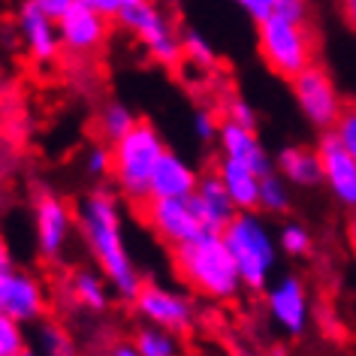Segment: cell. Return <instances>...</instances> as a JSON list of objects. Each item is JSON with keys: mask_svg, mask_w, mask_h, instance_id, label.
Listing matches in <instances>:
<instances>
[{"mask_svg": "<svg viewBox=\"0 0 356 356\" xmlns=\"http://www.w3.org/2000/svg\"><path fill=\"white\" fill-rule=\"evenodd\" d=\"M76 220L79 218H73V209L64 197H58V193L37 197L33 202V236H37V251L42 260L55 263L64 257Z\"/></svg>", "mask_w": 356, "mask_h": 356, "instance_id": "cell-11", "label": "cell"}, {"mask_svg": "<svg viewBox=\"0 0 356 356\" xmlns=\"http://www.w3.org/2000/svg\"><path fill=\"white\" fill-rule=\"evenodd\" d=\"M49 299H46V287L37 275L24 272V269H13L0 278V311L15 317L19 323H37L46 314Z\"/></svg>", "mask_w": 356, "mask_h": 356, "instance_id": "cell-13", "label": "cell"}, {"mask_svg": "<svg viewBox=\"0 0 356 356\" xmlns=\"http://www.w3.org/2000/svg\"><path fill=\"white\" fill-rule=\"evenodd\" d=\"M275 169L287 178L293 188H317L323 184V166H320L317 148L308 145H287L275 157Z\"/></svg>", "mask_w": 356, "mask_h": 356, "instance_id": "cell-20", "label": "cell"}, {"mask_svg": "<svg viewBox=\"0 0 356 356\" xmlns=\"http://www.w3.org/2000/svg\"><path fill=\"white\" fill-rule=\"evenodd\" d=\"M218 130H220V121L211 109H200L193 112V136H197L202 145H211L218 142Z\"/></svg>", "mask_w": 356, "mask_h": 356, "instance_id": "cell-31", "label": "cell"}, {"mask_svg": "<svg viewBox=\"0 0 356 356\" xmlns=\"http://www.w3.org/2000/svg\"><path fill=\"white\" fill-rule=\"evenodd\" d=\"M133 344H136L139 356H175L181 350L175 332H169L163 326H154V323H145V320L133 332Z\"/></svg>", "mask_w": 356, "mask_h": 356, "instance_id": "cell-23", "label": "cell"}, {"mask_svg": "<svg viewBox=\"0 0 356 356\" xmlns=\"http://www.w3.org/2000/svg\"><path fill=\"white\" fill-rule=\"evenodd\" d=\"M290 91H293V100H296L302 118L317 130H329L344 109L341 88H338L332 73L323 64H317V60L302 70L299 76L290 79Z\"/></svg>", "mask_w": 356, "mask_h": 356, "instance_id": "cell-7", "label": "cell"}, {"mask_svg": "<svg viewBox=\"0 0 356 356\" xmlns=\"http://www.w3.org/2000/svg\"><path fill=\"white\" fill-rule=\"evenodd\" d=\"M28 338H24V323L0 311V356H22L28 353Z\"/></svg>", "mask_w": 356, "mask_h": 356, "instance_id": "cell-27", "label": "cell"}, {"mask_svg": "<svg viewBox=\"0 0 356 356\" xmlns=\"http://www.w3.org/2000/svg\"><path fill=\"white\" fill-rule=\"evenodd\" d=\"M338 13L350 28H356V0H338Z\"/></svg>", "mask_w": 356, "mask_h": 356, "instance_id": "cell-37", "label": "cell"}, {"mask_svg": "<svg viewBox=\"0 0 356 356\" xmlns=\"http://www.w3.org/2000/svg\"><path fill=\"white\" fill-rule=\"evenodd\" d=\"M118 22H121V28H127L142 42V49L148 51V58L154 64L166 70L181 67V60H184L181 33H178V24L166 13L163 3L145 0V3H136V6H124Z\"/></svg>", "mask_w": 356, "mask_h": 356, "instance_id": "cell-6", "label": "cell"}, {"mask_svg": "<svg viewBox=\"0 0 356 356\" xmlns=\"http://www.w3.org/2000/svg\"><path fill=\"white\" fill-rule=\"evenodd\" d=\"M290 188L293 184L278 172V169L260 175V211L263 215H287L290 206H293Z\"/></svg>", "mask_w": 356, "mask_h": 356, "instance_id": "cell-24", "label": "cell"}, {"mask_svg": "<svg viewBox=\"0 0 356 356\" xmlns=\"http://www.w3.org/2000/svg\"><path fill=\"white\" fill-rule=\"evenodd\" d=\"M236 3H238V10H242L254 24L263 22V19H269V15L275 13V0H236Z\"/></svg>", "mask_w": 356, "mask_h": 356, "instance_id": "cell-34", "label": "cell"}, {"mask_svg": "<svg viewBox=\"0 0 356 356\" xmlns=\"http://www.w3.org/2000/svg\"><path fill=\"white\" fill-rule=\"evenodd\" d=\"M257 51L263 64L287 82L317 60L314 33L308 22H287L281 15L257 22Z\"/></svg>", "mask_w": 356, "mask_h": 356, "instance_id": "cell-5", "label": "cell"}, {"mask_svg": "<svg viewBox=\"0 0 356 356\" xmlns=\"http://www.w3.org/2000/svg\"><path fill=\"white\" fill-rule=\"evenodd\" d=\"M266 311L278 332L287 338H302L311 323V296L308 284L299 275H281L278 281L266 284Z\"/></svg>", "mask_w": 356, "mask_h": 356, "instance_id": "cell-10", "label": "cell"}, {"mask_svg": "<svg viewBox=\"0 0 356 356\" xmlns=\"http://www.w3.org/2000/svg\"><path fill=\"white\" fill-rule=\"evenodd\" d=\"M136 112L130 109L127 103H121V100H109L100 109V115H97V133H100V139L103 142H118L121 136H127V133L136 127Z\"/></svg>", "mask_w": 356, "mask_h": 356, "instance_id": "cell-22", "label": "cell"}, {"mask_svg": "<svg viewBox=\"0 0 356 356\" xmlns=\"http://www.w3.org/2000/svg\"><path fill=\"white\" fill-rule=\"evenodd\" d=\"M40 350L42 353H51V356H67V353H73L76 347H73V338L67 335L64 326L42 323L40 326Z\"/></svg>", "mask_w": 356, "mask_h": 356, "instance_id": "cell-28", "label": "cell"}, {"mask_svg": "<svg viewBox=\"0 0 356 356\" xmlns=\"http://www.w3.org/2000/svg\"><path fill=\"white\" fill-rule=\"evenodd\" d=\"M157 3H163V6H166V10H175V6H181V3H184V0H157Z\"/></svg>", "mask_w": 356, "mask_h": 356, "instance_id": "cell-41", "label": "cell"}, {"mask_svg": "<svg viewBox=\"0 0 356 356\" xmlns=\"http://www.w3.org/2000/svg\"><path fill=\"white\" fill-rule=\"evenodd\" d=\"M278 248L293 260H302V257L311 254V233L305 224H296V220H290V224L281 227L278 233Z\"/></svg>", "mask_w": 356, "mask_h": 356, "instance_id": "cell-26", "label": "cell"}, {"mask_svg": "<svg viewBox=\"0 0 356 356\" xmlns=\"http://www.w3.org/2000/svg\"><path fill=\"white\" fill-rule=\"evenodd\" d=\"M33 3H37L42 13H46V15H51V19L58 22L60 15H67L70 10H73V6L79 3V0H33Z\"/></svg>", "mask_w": 356, "mask_h": 356, "instance_id": "cell-35", "label": "cell"}, {"mask_svg": "<svg viewBox=\"0 0 356 356\" xmlns=\"http://www.w3.org/2000/svg\"><path fill=\"white\" fill-rule=\"evenodd\" d=\"M70 299L76 305H82L85 311H100L109 308L112 302V284L106 281L103 272H94V269H79L70 275Z\"/></svg>", "mask_w": 356, "mask_h": 356, "instance_id": "cell-21", "label": "cell"}, {"mask_svg": "<svg viewBox=\"0 0 356 356\" xmlns=\"http://www.w3.org/2000/svg\"><path fill=\"white\" fill-rule=\"evenodd\" d=\"M79 229H82L85 248L94 257L97 269L112 284L115 296L133 302V296L142 290L139 266L133 263L127 251V236H124V209L121 197L115 191L97 188L82 200L79 206Z\"/></svg>", "mask_w": 356, "mask_h": 356, "instance_id": "cell-1", "label": "cell"}, {"mask_svg": "<svg viewBox=\"0 0 356 356\" xmlns=\"http://www.w3.org/2000/svg\"><path fill=\"white\" fill-rule=\"evenodd\" d=\"M356 211V209H353ZM347 238H350V248L356 251V215H353V220H350V227H347Z\"/></svg>", "mask_w": 356, "mask_h": 356, "instance_id": "cell-40", "label": "cell"}, {"mask_svg": "<svg viewBox=\"0 0 356 356\" xmlns=\"http://www.w3.org/2000/svg\"><path fill=\"white\" fill-rule=\"evenodd\" d=\"M215 172L220 175V181H224V188L229 191V197H233L238 211L260 209V172H257L254 166L220 157L215 163Z\"/></svg>", "mask_w": 356, "mask_h": 356, "instance_id": "cell-19", "label": "cell"}, {"mask_svg": "<svg viewBox=\"0 0 356 356\" xmlns=\"http://www.w3.org/2000/svg\"><path fill=\"white\" fill-rule=\"evenodd\" d=\"M218 148H220V157L254 166L260 175L275 169V160L269 157V151L263 148V139H260V133H257V127H245V124H238V121L224 118L220 121V130H218Z\"/></svg>", "mask_w": 356, "mask_h": 356, "instance_id": "cell-15", "label": "cell"}, {"mask_svg": "<svg viewBox=\"0 0 356 356\" xmlns=\"http://www.w3.org/2000/svg\"><path fill=\"white\" fill-rule=\"evenodd\" d=\"M191 202H193V209H197L202 227L218 229V233L236 218V211H238V206L233 202V197H229V191L224 188V181H220L218 172L200 175V184H197V191L191 193Z\"/></svg>", "mask_w": 356, "mask_h": 356, "instance_id": "cell-17", "label": "cell"}, {"mask_svg": "<svg viewBox=\"0 0 356 356\" xmlns=\"http://www.w3.org/2000/svg\"><path fill=\"white\" fill-rule=\"evenodd\" d=\"M112 19L103 13H97L94 6L79 3L70 10L67 15L58 19V33H60V49L70 55H94L97 49L109 37V24Z\"/></svg>", "mask_w": 356, "mask_h": 356, "instance_id": "cell-14", "label": "cell"}, {"mask_svg": "<svg viewBox=\"0 0 356 356\" xmlns=\"http://www.w3.org/2000/svg\"><path fill=\"white\" fill-rule=\"evenodd\" d=\"M112 356H139V350H136V344H115Z\"/></svg>", "mask_w": 356, "mask_h": 356, "instance_id": "cell-39", "label": "cell"}, {"mask_svg": "<svg viewBox=\"0 0 356 356\" xmlns=\"http://www.w3.org/2000/svg\"><path fill=\"white\" fill-rule=\"evenodd\" d=\"M166 151V142L151 121H136L127 136L112 142V181L121 197L133 200L139 206L148 197L151 175Z\"/></svg>", "mask_w": 356, "mask_h": 356, "instance_id": "cell-4", "label": "cell"}, {"mask_svg": "<svg viewBox=\"0 0 356 356\" xmlns=\"http://www.w3.org/2000/svg\"><path fill=\"white\" fill-rule=\"evenodd\" d=\"M82 3L94 6L97 13L109 15V19H118V15H121V10H124V0H82Z\"/></svg>", "mask_w": 356, "mask_h": 356, "instance_id": "cell-36", "label": "cell"}, {"mask_svg": "<svg viewBox=\"0 0 356 356\" xmlns=\"http://www.w3.org/2000/svg\"><path fill=\"white\" fill-rule=\"evenodd\" d=\"M13 266H15V263H13V251H10V245H6L3 238H0V278H3V275L10 272Z\"/></svg>", "mask_w": 356, "mask_h": 356, "instance_id": "cell-38", "label": "cell"}, {"mask_svg": "<svg viewBox=\"0 0 356 356\" xmlns=\"http://www.w3.org/2000/svg\"><path fill=\"white\" fill-rule=\"evenodd\" d=\"M85 172L91 178H109L112 175V145H109V142H100V145L88 148Z\"/></svg>", "mask_w": 356, "mask_h": 356, "instance_id": "cell-29", "label": "cell"}, {"mask_svg": "<svg viewBox=\"0 0 356 356\" xmlns=\"http://www.w3.org/2000/svg\"><path fill=\"white\" fill-rule=\"evenodd\" d=\"M136 3H145V0H124V6H136Z\"/></svg>", "mask_w": 356, "mask_h": 356, "instance_id": "cell-42", "label": "cell"}, {"mask_svg": "<svg viewBox=\"0 0 356 356\" xmlns=\"http://www.w3.org/2000/svg\"><path fill=\"white\" fill-rule=\"evenodd\" d=\"M139 218L166 248L188 242L206 229L191 197H145L139 202Z\"/></svg>", "mask_w": 356, "mask_h": 356, "instance_id": "cell-9", "label": "cell"}, {"mask_svg": "<svg viewBox=\"0 0 356 356\" xmlns=\"http://www.w3.org/2000/svg\"><path fill=\"white\" fill-rule=\"evenodd\" d=\"M181 49H184V60H181V64L193 67L197 73L211 76V73L218 70V64H220V58H218L215 46H211V40H209V37H202L200 31L181 33Z\"/></svg>", "mask_w": 356, "mask_h": 356, "instance_id": "cell-25", "label": "cell"}, {"mask_svg": "<svg viewBox=\"0 0 356 356\" xmlns=\"http://www.w3.org/2000/svg\"><path fill=\"white\" fill-rule=\"evenodd\" d=\"M19 33L22 42L28 49V55L37 60V64H49L60 55V33H58V22L46 15L33 0L22 3L19 10Z\"/></svg>", "mask_w": 356, "mask_h": 356, "instance_id": "cell-16", "label": "cell"}, {"mask_svg": "<svg viewBox=\"0 0 356 356\" xmlns=\"http://www.w3.org/2000/svg\"><path fill=\"white\" fill-rule=\"evenodd\" d=\"M317 154H320V166H323V184L332 193V200L341 209H356V157L347 151L338 136L329 130H320L317 139Z\"/></svg>", "mask_w": 356, "mask_h": 356, "instance_id": "cell-12", "label": "cell"}, {"mask_svg": "<svg viewBox=\"0 0 356 356\" xmlns=\"http://www.w3.org/2000/svg\"><path fill=\"white\" fill-rule=\"evenodd\" d=\"M332 133L338 136V142L356 157V103H344L338 121L332 124Z\"/></svg>", "mask_w": 356, "mask_h": 356, "instance_id": "cell-30", "label": "cell"}, {"mask_svg": "<svg viewBox=\"0 0 356 356\" xmlns=\"http://www.w3.org/2000/svg\"><path fill=\"white\" fill-rule=\"evenodd\" d=\"M311 13V0H275V13L287 22H308Z\"/></svg>", "mask_w": 356, "mask_h": 356, "instance_id": "cell-33", "label": "cell"}, {"mask_svg": "<svg viewBox=\"0 0 356 356\" xmlns=\"http://www.w3.org/2000/svg\"><path fill=\"white\" fill-rule=\"evenodd\" d=\"M133 308H136L139 320L154 326H163L169 332H175L178 338L191 335L197 326V305L188 293H178L166 284L145 281L142 290L133 296Z\"/></svg>", "mask_w": 356, "mask_h": 356, "instance_id": "cell-8", "label": "cell"}, {"mask_svg": "<svg viewBox=\"0 0 356 356\" xmlns=\"http://www.w3.org/2000/svg\"><path fill=\"white\" fill-rule=\"evenodd\" d=\"M224 242L233 254V260L242 272V281L248 290H266L275 266H278V236L269 229V224L251 211H236V218L220 229Z\"/></svg>", "mask_w": 356, "mask_h": 356, "instance_id": "cell-3", "label": "cell"}, {"mask_svg": "<svg viewBox=\"0 0 356 356\" xmlns=\"http://www.w3.org/2000/svg\"><path fill=\"white\" fill-rule=\"evenodd\" d=\"M200 184V172L191 160H184L175 151H163L160 163L151 175L148 197H191Z\"/></svg>", "mask_w": 356, "mask_h": 356, "instance_id": "cell-18", "label": "cell"}, {"mask_svg": "<svg viewBox=\"0 0 356 356\" xmlns=\"http://www.w3.org/2000/svg\"><path fill=\"white\" fill-rule=\"evenodd\" d=\"M169 254L178 281L202 299L229 302L245 290L242 272L218 229H202L200 236L169 248Z\"/></svg>", "mask_w": 356, "mask_h": 356, "instance_id": "cell-2", "label": "cell"}, {"mask_svg": "<svg viewBox=\"0 0 356 356\" xmlns=\"http://www.w3.org/2000/svg\"><path fill=\"white\" fill-rule=\"evenodd\" d=\"M224 118L238 121V124H245V127H257V124H260L257 109L248 100H242V97H229V100L224 103Z\"/></svg>", "mask_w": 356, "mask_h": 356, "instance_id": "cell-32", "label": "cell"}]
</instances>
